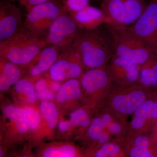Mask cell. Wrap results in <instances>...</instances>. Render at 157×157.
I'll list each match as a JSON object with an SVG mask.
<instances>
[{
    "label": "cell",
    "mask_w": 157,
    "mask_h": 157,
    "mask_svg": "<svg viewBox=\"0 0 157 157\" xmlns=\"http://www.w3.org/2000/svg\"><path fill=\"white\" fill-rule=\"evenodd\" d=\"M66 52L79 59L86 70L106 66L115 54L109 31L107 33L100 26L82 30Z\"/></svg>",
    "instance_id": "6da1fadb"
},
{
    "label": "cell",
    "mask_w": 157,
    "mask_h": 157,
    "mask_svg": "<svg viewBox=\"0 0 157 157\" xmlns=\"http://www.w3.org/2000/svg\"><path fill=\"white\" fill-rule=\"evenodd\" d=\"M46 46L43 39L24 26L13 36L0 42V56L19 67L26 66L33 63Z\"/></svg>",
    "instance_id": "7a4b0ae2"
},
{
    "label": "cell",
    "mask_w": 157,
    "mask_h": 157,
    "mask_svg": "<svg viewBox=\"0 0 157 157\" xmlns=\"http://www.w3.org/2000/svg\"><path fill=\"white\" fill-rule=\"evenodd\" d=\"M104 24L112 37L116 55L140 67L154 54L131 27L113 23Z\"/></svg>",
    "instance_id": "3957f363"
},
{
    "label": "cell",
    "mask_w": 157,
    "mask_h": 157,
    "mask_svg": "<svg viewBox=\"0 0 157 157\" xmlns=\"http://www.w3.org/2000/svg\"><path fill=\"white\" fill-rule=\"evenodd\" d=\"M157 94L140 84L113 85L104 106L118 119L127 121L147 99Z\"/></svg>",
    "instance_id": "277c9868"
},
{
    "label": "cell",
    "mask_w": 157,
    "mask_h": 157,
    "mask_svg": "<svg viewBox=\"0 0 157 157\" xmlns=\"http://www.w3.org/2000/svg\"><path fill=\"white\" fill-rule=\"evenodd\" d=\"M107 65L86 70L80 78L82 106L93 113L99 112L104 107L113 86Z\"/></svg>",
    "instance_id": "5b68a950"
},
{
    "label": "cell",
    "mask_w": 157,
    "mask_h": 157,
    "mask_svg": "<svg viewBox=\"0 0 157 157\" xmlns=\"http://www.w3.org/2000/svg\"><path fill=\"white\" fill-rule=\"evenodd\" d=\"M147 3L146 0H103L101 9L105 16L104 24L132 25L143 13Z\"/></svg>",
    "instance_id": "8992f818"
},
{
    "label": "cell",
    "mask_w": 157,
    "mask_h": 157,
    "mask_svg": "<svg viewBox=\"0 0 157 157\" xmlns=\"http://www.w3.org/2000/svg\"><path fill=\"white\" fill-rule=\"evenodd\" d=\"M64 11L61 1L50 0L34 6L28 11L24 26L42 39L52 23Z\"/></svg>",
    "instance_id": "52a82bcc"
},
{
    "label": "cell",
    "mask_w": 157,
    "mask_h": 157,
    "mask_svg": "<svg viewBox=\"0 0 157 157\" xmlns=\"http://www.w3.org/2000/svg\"><path fill=\"white\" fill-rule=\"evenodd\" d=\"M82 30L64 11L52 23L42 39L47 45L58 47L62 53L71 47Z\"/></svg>",
    "instance_id": "ba28073f"
},
{
    "label": "cell",
    "mask_w": 157,
    "mask_h": 157,
    "mask_svg": "<svg viewBox=\"0 0 157 157\" xmlns=\"http://www.w3.org/2000/svg\"><path fill=\"white\" fill-rule=\"evenodd\" d=\"M157 127V94L144 101L132 114L126 139L149 133Z\"/></svg>",
    "instance_id": "9c48e42d"
},
{
    "label": "cell",
    "mask_w": 157,
    "mask_h": 157,
    "mask_svg": "<svg viewBox=\"0 0 157 157\" xmlns=\"http://www.w3.org/2000/svg\"><path fill=\"white\" fill-rule=\"evenodd\" d=\"M130 27L157 56V0H149L143 13Z\"/></svg>",
    "instance_id": "30bf717a"
},
{
    "label": "cell",
    "mask_w": 157,
    "mask_h": 157,
    "mask_svg": "<svg viewBox=\"0 0 157 157\" xmlns=\"http://www.w3.org/2000/svg\"><path fill=\"white\" fill-rule=\"evenodd\" d=\"M107 67L113 85L129 86L139 84L140 66L131 61L114 54Z\"/></svg>",
    "instance_id": "8fae6325"
},
{
    "label": "cell",
    "mask_w": 157,
    "mask_h": 157,
    "mask_svg": "<svg viewBox=\"0 0 157 157\" xmlns=\"http://www.w3.org/2000/svg\"><path fill=\"white\" fill-rule=\"evenodd\" d=\"M86 71L80 60L68 52L62 53L48 70L51 79L57 82L71 78L80 79Z\"/></svg>",
    "instance_id": "7c38bea8"
},
{
    "label": "cell",
    "mask_w": 157,
    "mask_h": 157,
    "mask_svg": "<svg viewBox=\"0 0 157 157\" xmlns=\"http://www.w3.org/2000/svg\"><path fill=\"white\" fill-rule=\"evenodd\" d=\"M24 27L20 10L6 1L0 4V42L17 33Z\"/></svg>",
    "instance_id": "4fadbf2b"
},
{
    "label": "cell",
    "mask_w": 157,
    "mask_h": 157,
    "mask_svg": "<svg viewBox=\"0 0 157 157\" xmlns=\"http://www.w3.org/2000/svg\"><path fill=\"white\" fill-rule=\"evenodd\" d=\"M125 148L126 157H157V127L151 132L126 139Z\"/></svg>",
    "instance_id": "5bb4252c"
},
{
    "label": "cell",
    "mask_w": 157,
    "mask_h": 157,
    "mask_svg": "<svg viewBox=\"0 0 157 157\" xmlns=\"http://www.w3.org/2000/svg\"><path fill=\"white\" fill-rule=\"evenodd\" d=\"M92 113L91 109L86 106L78 107L70 113L68 119L59 121L58 125L59 131L65 133L76 131L81 137L92 121Z\"/></svg>",
    "instance_id": "9a60e30c"
},
{
    "label": "cell",
    "mask_w": 157,
    "mask_h": 157,
    "mask_svg": "<svg viewBox=\"0 0 157 157\" xmlns=\"http://www.w3.org/2000/svg\"><path fill=\"white\" fill-rule=\"evenodd\" d=\"M69 14L81 29L97 28L105 21V15L101 9L89 5L80 11Z\"/></svg>",
    "instance_id": "2e32d148"
},
{
    "label": "cell",
    "mask_w": 157,
    "mask_h": 157,
    "mask_svg": "<svg viewBox=\"0 0 157 157\" xmlns=\"http://www.w3.org/2000/svg\"><path fill=\"white\" fill-rule=\"evenodd\" d=\"M61 55V52L58 47L51 45L46 46L34 61L29 71L30 76L37 77L49 70L59 58Z\"/></svg>",
    "instance_id": "e0dca14e"
},
{
    "label": "cell",
    "mask_w": 157,
    "mask_h": 157,
    "mask_svg": "<svg viewBox=\"0 0 157 157\" xmlns=\"http://www.w3.org/2000/svg\"><path fill=\"white\" fill-rule=\"evenodd\" d=\"M58 104L74 103L77 104L82 99L80 79L71 78L62 84L56 97Z\"/></svg>",
    "instance_id": "ac0fdd59"
},
{
    "label": "cell",
    "mask_w": 157,
    "mask_h": 157,
    "mask_svg": "<svg viewBox=\"0 0 157 157\" xmlns=\"http://www.w3.org/2000/svg\"><path fill=\"white\" fill-rule=\"evenodd\" d=\"M126 138L113 137L111 141L86 152L85 155L96 157H126Z\"/></svg>",
    "instance_id": "d6986e66"
},
{
    "label": "cell",
    "mask_w": 157,
    "mask_h": 157,
    "mask_svg": "<svg viewBox=\"0 0 157 157\" xmlns=\"http://www.w3.org/2000/svg\"><path fill=\"white\" fill-rule=\"evenodd\" d=\"M21 71L19 66L1 57L0 90L1 92L8 90L15 85L20 79Z\"/></svg>",
    "instance_id": "ffe728a7"
},
{
    "label": "cell",
    "mask_w": 157,
    "mask_h": 157,
    "mask_svg": "<svg viewBox=\"0 0 157 157\" xmlns=\"http://www.w3.org/2000/svg\"><path fill=\"white\" fill-rule=\"evenodd\" d=\"M139 84L147 89L157 91V56L155 54L140 66Z\"/></svg>",
    "instance_id": "44dd1931"
},
{
    "label": "cell",
    "mask_w": 157,
    "mask_h": 157,
    "mask_svg": "<svg viewBox=\"0 0 157 157\" xmlns=\"http://www.w3.org/2000/svg\"><path fill=\"white\" fill-rule=\"evenodd\" d=\"M83 155H85V154L78 146L71 143L48 145L41 153V156L44 157H75Z\"/></svg>",
    "instance_id": "7402d4cb"
},
{
    "label": "cell",
    "mask_w": 157,
    "mask_h": 157,
    "mask_svg": "<svg viewBox=\"0 0 157 157\" xmlns=\"http://www.w3.org/2000/svg\"><path fill=\"white\" fill-rule=\"evenodd\" d=\"M4 117L13 123L18 133L25 135L29 131L24 109L13 105L6 106L2 110Z\"/></svg>",
    "instance_id": "603a6c76"
},
{
    "label": "cell",
    "mask_w": 157,
    "mask_h": 157,
    "mask_svg": "<svg viewBox=\"0 0 157 157\" xmlns=\"http://www.w3.org/2000/svg\"><path fill=\"white\" fill-rule=\"evenodd\" d=\"M104 129L102 120L98 113L95 117L93 119L90 124L82 135L84 136L83 139L85 141L89 144V147L87 151L94 148Z\"/></svg>",
    "instance_id": "cb8c5ba5"
},
{
    "label": "cell",
    "mask_w": 157,
    "mask_h": 157,
    "mask_svg": "<svg viewBox=\"0 0 157 157\" xmlns=\"http://www.w3.org/2000/svg\"><path fill=\"white\" fill-rule=\"evenodd\" d=\"M39 109L47 126L52 130L56 127L58 121V111L56 105L48 101H42Z\"/></svg>",
    "instance_id": "d4e9b609"
},
{
    "label": "cell",
    "mask_w": 157,
    "mask_h": 157,
    "mask_svg": "<svg viewBox=\"0 0 157 157\" xmlns=\"http://www.w3.org/2000/svg\"><path fill=\"white\" fill-rule=\"evenodd\" d=\"M14 88L15 92L24 96L29 104H33L37 101L38 97L36 90L28 79L20 78L14 85Z\"/></svg>",
    "instance_id": "484cf974"
},
{
    "label": "cell",
    "mask_w": 157,
    "mask_h": 157,
    "mask_svg": "<svg viewBox=\"0 0 157 157\" xmlns=\"http://www.w3.org/2000/svg\"><path fill=\"white\" fill-rule=\"evenodd\" d=\"M24 109L25 113L29 130L36 131L42 123V117L40 110L30 106H26Z\"/></svg>",
    "instance_id": "4316f807"
},
{
    "label": "cell",
    "mask_w": 157,
    "mask_h": 157,
    "mask_svg": "<svg viewBox=\"0 0 157 157\" xmlns=\"http://www.w3.org/2000/svg\"><path fill=\"white\" fill-rule=\"evenodd\" d=\"M129 122L116 119L107 128V131L114 137L125 138L128 132Z\"/></svg>",
    "instance_id": "83f0119b"
},
{
    "label": "cell",
    "mask_w": 157,
    "mask_h": 157,
    "mask_svg": "<svg viewBox=\"0 0 157 157\" xmlns=\"http://www.w3.org/2000/svg\"><path fill=\"white\" fill-rule=\"evenodd\" d=\"M89 0H62L65 11L68 13L77 12L89 6Z\"/></svg>",
    "instance_id": "f1b7e54d"
},
{
    "label": "cell",
    "mask_w": 157,
    "mask_h": 157,
    "mask_svg": "<svg viewBox=\"0 0 157 157\" xmlns=\"http://www.w3.org/2000/svg\"><path fill=\"white\" fill-rule=\"evenodd\" d=\"M98 113L101 117L103 125L105 129H107L110 124L117 119L109 109L104 106L102 107Z\"/></svg>",
    "instance_id": "f546056e"
},
{
    "label": "cell",
    "mask_w": 157,
    "mask_h": 157,
    "mask_svg": "<svg viewBox=\"0 0 157 157\" xmlns=\"http://www.w3.org/2000/svg\"><path fill=\"white\" fill-rule=\"evenodd\" d=\"M38 99L42 101L53 100L55 98V95L52 90L48 88L36 93Z\"/></svg>",
    "instance_id": "4dcf8cb0"
},
{
    "label": "cell",
    "mask_w": 157,
    "mask_h": 157,
    "mask_svg": "<svg viewBox=\"0 0 157 157\" xmlns=\"http://www.w3.org/2000/svg\"><path fill=\"white\" fill-rule=\"evenodd\" d=\"M49 1L50 0H24L20 4L25 7L28 12L34 6Z\"/></svg>",
    "instance_id": "1f68e13d"
},
{
    "label": "cell",
    "mask_w": 157,
    "mask_h": 157,
    "mask_svg": "<svg viewBox=\"0 0 157 157\" xmlns=\"http://www.w3.org/2000/svg\"><path fill=\"white\" fill-rule=\"evenodd\" d=\"M48 86L47 81L45 79L42 78V79H39L36 82L35 89L36 90V92H39L48 88Z\"/></svg>",
    "instance_id": "d6a6232c"
},
{
    "label": "cell",
    "mask_w": 157,
    "mask_h": 157,
    "mask_svg": "<svg viewBox=\"0 0 157 157\" xmlns=\"http://www.w3.org/2000/svg\"><path fill=\"white\" fill-rule=\"evenodd\" d=\"M50 86L52 91L54 92H58L61 86L59 84V82L53 81V82L51 83Z\"/></svg>",
    "instance_id": "836d02e7"
},
{
    "label": "cell",
    "mask_w": 157,
    "mask_h": 157,
    "mask_svg": "<svg viewBox=\"0 0 157 157\" xmlns=\"http://www.w3.org/2000/svg\"><path fill=\"white\" fill-rule=\"evenodd\" d=\"M7 1H9V2H15V1H17V2H19L20 4H21V3L23 2L24 0H7Z\"/></svg>",
    "instance_id": "e575fe53"
},
{
    "label": "cell",
    "mask_w": 157,
    "mask_h": 157,
    "mask_svg": "<svg viewBox=\"0 0 157 157\" xmlns=\"http://www.w3.org/2000/svg\"><path fill=\"white\" fill-rule=\"evenodd\" d=\"M94 1H103V0H94Z\"/></svg>",
    "instance_id": "d590c367"
}]
</instances>
